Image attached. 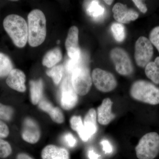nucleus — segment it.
<instances>
[{"label": "nucleus", "instance_id": "nucleus-26", "mask_svg": "<svg viewBox=\"0 0 159 159\" xmlns=\"http://www.w3.org/2000/svg\"><path fill=\"white\" fill-rule=\"evenodd\" d=\"M13 112L14 111L11 107L0 103V119L9 121L12 118Z\"/></svg>", "mask_w": 159, "mask_h": 159}, {"label": "nucleus", "instance_id": "nucleus-35", "mask_svg": "<svg viewBox=\"0 0 159 159\" xmlns=\"http://www.w3.org/2000/svg\"><path fill=\"white\" fill-rule=\"evenodd\" d=\"M16 159H33L29 155L26 153H21L19 154L16 157Z\"/></svg>", "mask_w": 159, "mask_h": 159}, {"label": "nucleus", "instance_id": "nucleus-28", "mask_svg": "<svg viewBox=\"0 0 159 159\" xmlns=\"http://www.w3.org/2000/svg\"><path fill=\"white\" fill-rule=\"evenodd\" d=\"M149 40L157 49L159 52V26L156 27L151 31Z\"/></svg>", "mask_w": 159, "mask_h": 159}, {"label": "nucleus", "instance_id": "nucleus-11", "mask_svg": "<svg viewBox=\"0 0 159 159\" xmlns=\"http://www.w3.org/2000/svg\"><path fill=\"white\" fill-rule=\"evenodd\" d=\"M79 30L76 26H73L69 29L66 39L65 46L70 59L76 60L81 56V50L78 44Z\"/></svg>", "mask_w": 159, "mask_h": 159}, {"label": "nucleus", "instance_id": "nucleus-16", "mask_svg": "<svg viewBox=\"0 0 159 159\" xmlns=\"http://www.w3.org/2000/svg\"><path fill=\"white\" fill-rule=\"evenodd\" d=\"M42 159H70V154L65 148L56 145H47L41 152Z\"/></svg>", "mask_w": 159, "mask_h": 159}, {"label": "nucleus", "instance_id": "nucleus-23", "mask_svg": "<svg viewBox=\"0 0 159 159\" xmlns=\"http://www.w3.org/2000/svg\"><path fill=\"white\" fill-rule=\"evenodd\" d=\"M89 62L88 56L85 53H81V56L79 59L74 60L70 59L67 63L66 68L69 74H72L73 71L80 67L88 66Z\"/></svg>", "mask_w": 159, "mask_h": 159}, {"label": "nucleus", "instance_id": "nucleus-8", "mask_svg": "<svg viewBox=\"0 0 159 159\" xmlns=\"http://www.w3.org/2000/svg\"><path fill=\"white\" fill-rule=\"evenodd\" d=\"M92 78L97 89L103 93L111 92L117 87V80L114 75L102 69H94L92 73Z\"/></svg>", "mask_w": 159, "mask_h": 159}, {"label": "nucleus", "instance_id": "nucleus-21", "mask_svg": "<svg viewBox=\"0 0 159 159\" xmlns=\"http://www.w3.org/2000/svg\"><path fill=\"white\" fill-rule=\"evenodd\" d=\"M85 8L87 12L91 17L98 18L102 16L104 13L105 9L99 4L98 1H87Z\"/></svg>", "mask_w": 159, "mask_h": 159}, {"label": "nucleus", "instance_id": "nucleus-3", "mask_svg": "<svg viewBox=\"0 0 159 159\" xmlns=\"http://www.w3.org/2000/svg\"><path fill=\"white\" fill-rule=\"evenodd\" d=\"M134 99L151 105L159 104V89L153 84L144 80H137L130 88Z\"/></svg>", "mask_w": 159, "mask_h": 159}, {"label": "nucleus", "instance_id": "nucleus-13", "mask_svg": "<svg viewBox=\"0 0 159 159\" xmlns=\"http://www.w3.org/2000/svg\"><path fill=\"white\" fill-rule=\"evenodd\" d=\"M40 134L39 126L34 120L30 118L25 119L22 132V137L25 141L35 144L39 140Z\"/></svg>", "mask_w": 159, "mask_h": 159}, {"label": "nucleus", "instance_id": "nucleus-2", "mask_svg": "<svg viewBox=\"0 0 159 159\" xmlns=\"http://www.w3.org/2000/svg\"><path fill=\"white\" fill-rule=\"evenodd\" d=\"M28 42L32 47L40 45L47 35L46 19L43 12L39 9H34L28 16Z\"/></svg>", "mask_w": 159, "mask_h": 159}, {"label": "nucleus", "instance_id": "nucleus-1", "mask_svg": "<svg viewBox=\"0 0 159 159\" xmlns=\"http://www.w3.org/2000/svg\"><path fill=\"white\" fill-rule=\"evenodd\" d=\"M3 25L16 47L23 48L25 46L28 40V27L25 20L17 15H9L4 19Z\"/></svg>", "mask_w": 159, "mask_h": 159}, {"label": "nucleus", "instance_id": "nucleus-32", "mask_svg": "<svg viewBox=\"0 0 159 159\" xmlns=\"http://www.w3.org/2000/svg\"><path fill=\"white\" fill-rule=\"evenodd\" d=\"M9 134V128L6 123L0 120V138H6Z\"/></svg>", "mask_w": 159, "mask_h": 159}, {"label": "nucleus", "instance_id": "nucleus-7", "mask_svg": "<svg viewBox=\"0 0 159 159\" xmlns=\"http://www.w3.org/2000/svg\"><path fill=\"white\" fill-rule=\"evenodd\" d=\"M110 57L115 65L116 70L119 74L128 76L133 72L130 57L124 49L119 48L113 49L110 52Z\"/></svg>", "mask_w": 159, "mask_h": 159}, {"label": "nucleus", "instance_id": "nucleus-36", "mask_svg": "<svg viewBox=\"0 0 159 159\" xmlns=\"http://www.w3.org/2000/svg\"><path fill=\"white\" fill-rule=\"evenodd\" d=\"M104 2L106 3L107 5H111L112 3L113 2V1H111V0H106V1H104Z\"/></svg>", "mask_w": 159, "mask_h": 159}, {"label": "nucleus", "instance_id": "nucleus-17", "mask_svg": "<svg viewBox=\"0 0 159 159\" xmlns=\"http://www.w3.org/2000/svg\"><path fill=\"white\" fill-rule=\"evenodd\" d=\"M39 107L41 109L48 113L52 120L56 123L61 124L64 121V117L61 110L58 107H54L47 100H41L39 103Z\"/></svg>", "mask_w": 159, "mask_h": 159}, {"label": "nucleus", "instance_id": "nucleus-24", "mask_svg": "<svg viewBox=\"0 0 159 159\" xmlns=\"http://www.w3.org/2000/svg\"><path fill=\"white\" fill-rule=\"evenodd\" d=\"M114 38L118 42H122L125 39V27L121 23H114L111 27Z\"/></svg>", "mask_w": 159, "mask_h": 159}, {"label": "nucleus", "instance_id": "nucleus-15", "mask_svg": "<svg viewBox=\"0 0 159 159\" xmlns=\"http://www.w3.org/2000/svg\"><path fill=\"white\" fill-rule=\"evenodd\" d=\"M113 102L109 98H105L97 109V121L99 124L107 125L110 123L115 118V115L112 112Z\"/></svg>", "mask_w": 159, "mask_h": 159}, {"label": "nucleus", "instance_id": "nucleus-33", "mask_svg": "<svg viewBox=\"0 0 159 159\" xmlns=\"http://www.w3.org/2000/svg\"><path fill=\"white\" fill-rule=\"evenodd\" d=\"M133 2L134 3L136 6L138 7L139 10H140L141 12H142V13H145L147 12L148 9H147L146 5H145L142 1H139V0H134V1H133Z\"/></svg>", "mask_w": 159, "mask_h": 159}, {"label": "nucleus", "instance_id": "nucleus-4", "mask_svg": "<svg viewBox=\"0 0 159 159\" xmlns=\"http://www.w3.org/2000/svg\"><path fill=\"white\" fill-rule=\"evenodd\" d=\"M139 159H154L159 153V135L156 132L145 134L135 147Z\"/></svg>", "mask_w": 159, "mask_h": 159}, {"label": "nucleus", "instance_id": "nucleus-27", "mask_svg": "<svg viewBox=\"0 0 159 159\" xmlns=\"http://www.w3.org/2000/svg\"><path fill=\"white\" fill-rule=\"evenodd\" d=\"M11 152L12 148L9 142L0 139V158L7 157Z\"/></svg>", "mask_w": 159, "mask_h": 159}, {"label": "nucleus", "instance_id": "nucleus-20", "mask_svg": "<svg viewBox=\"0 0 159 159\" xmlns=\"http://www.w3.org/2000/svg\"><path fill=\"white\" fill-rule=\"evenodd\" d=\"M145 74L148 78L159 84V56L154 61H150L145 67Z\"/></svg>", "mask_w": 159, "mask_h": 159}, {"label": "nucleus", "instance_id": "nucleus-19", "mask_svg": "<svg viewBox=\"0 0 159 159\" xmlns=\"http://www.w3.org/2000/svg\"><path fill=\"white\" fill-rule=\"evenodd\" d=\"M30 97L31 102L34 105L39 103L43 96V80L41 79L30 81Z\"/></svg>", "mask_w": 159, "mask_h": 159}, {"label": "nucleus", "instance_id": "nucleus-18", "mask_svg": "<svg viewBox=\"0 0 159 159\" xmlns=\"http://www.w3.org/2000/svg\"><path fill=\"white\" fill-rule=\"evenodd\" d=\"M62 57V53L60 49L55 48L46 53L43 58V65L48 68L52 67L60 62Z\"/></svg>", "mask_w": 159, "mask_h": 159}, {"label": "nucleus", "instance_id": "nucleus-30", "mask_svg": "<svg viewBox=\"0 0 159 159\" xmlns=\"http://www.w3.org/2000/svg\"><path fill=\"white\" fill-rule=\"evenodd\" d=\"M64 140L66 143L67 145L70 148H73L75 146L77 143V140L75 137L71 133H67L64 136Z\"/></svg>", "mask_w": 159, "mask_h": 159}, {"label": "nucleus", "instance_id": "nucleus-10", "mask_svg": "<svg viewBox=\"0 0 159 159\" xmlns=\"http://www.w3.org/2000/svg\"><path fill=\"white\" fill-rule=\"evenodd\" d=\"M97 119L96 110L93 108L90 109L84 117L83 127L77 133L84 142H87L97 132Z\"/></svg>", "mask_w": 159, "mask_h": 159}, {"label": "nucleus", "instance_id": "nucleus-9", "mask_svg": "<svg viewBox=\"0 0 159 159\" xmlns=\"http://www.w3.org/2000/svg\"><path fill=\"white\" fill-rule=\"evenodd\" d=\"M78 100V96L72 84L71 77H66L63 81L61 87V106L66 110H70L77 105Z\"/></svg>", "mask_w": 159, "mask_h": 159}, {"label": "nucleus", "instance_id": "nucleus-34", "mask_svg": "<svg viewBox=\"0 0 159 159\" xmlns=\"http://www.w3.org/2000/svg\"><path fill=\"white\" fill-rule=\"evenodd\" d=\"M88 156L89 159H100V156L93 149H90L88 152Z\"/></svg>", "mask_w": 159, "mask_h": 159}, {"label": "nucleus", "instance_id": "nucleus-6", "mask_svg": "<svg viewBox=\"0 0 159 159\" xmlns=\"http://www.w3.org/2000/svg\"><path fill=\"white\" fill-rule=\"evenodd\" d=\"M153 54V48L150 40L144 36L137 40L135 45L134 58L137 65L144 68L150 62Z\"/></svg>", "mask_w": 159, "mask_h": 159}, {"label": "nucleus", "instance_id": "nucleus-25", "mask_svg": "<svg viewBox=\"0 0 159 159\" xmlns=\"http://www.w3.org/2000/svg\"><path fill=\"white\" fill-rule=\"evenodd\" d=\"M63 67L62 65L54 66L51 70L47 71V75L51 77L54 84H58L62 79L63 74Z\"/></svg>", "mask_w": 159, "mask_h": 159}, {"label": "nucleus", "instance_id": "nucleus-22", "mask_svg": "<svg viewBox=\"0 0 159 159\" xmlns=\"http://www.w3.org/2000/svg\"><path fill=\"white\" fill-rule=\"evenodd\" d=\"M13 67L10 58L6 54L0 52V78L8 76Z\"/></svg>", "mask_w": 159, "mask_h": 159}, {"label": "nucleus", "instance_id": "nucleus-5", "mask_svg": "<svg viewBox=\"0 0 159 159\" xmlns=\"http://www.w3.org/2000/svg\"><path fill=\"white\" fill-rule=\"evenodd\" d=\"M71 81L77 94L84 96L89 92L92 85V78L88 66L75 69L71 74Z\"/></svg>", "mask_w": 159, "mask_h": 159}, {"label": "nucleus", "instance_id": "nucleus-14", "mask_svg": "<svg viewBox=\"0 0 159 159\" xmlns=\"http://www.w3.org/2000/svg\"><path fill=\"white\" fill-rule=\"evenodd\" d=\"M26 76L22 71L19 69H13L11 71L6 80V84L9 87L20 93L26 90L25 83Z\"/></svg>", "mask_w": 159, "mask_h": 159}, {"label": "nucleus", "instance_id": "nucleus-12", "mask_svg": "<svg viewBox=\"0 0 159 159\" xmlns=\"http://www.w3.org/2000/svg\"><path fill=\"white\" fill-rule=\"evenodd\" d=\"M114 18L119 23H129L135 20L139 17V14L133 9H129L125 5L117 3L114 5L112 9Z\"/></svg>", "mask_w": 159, "mask_h": 159}, {"label": "nucleus", "instance_id": "nucleus-29", "mask_svg": "<svg viewBox=\"0 0 159 159\" xmlns=\"http://www.w3.org/2000/svg\"><path fill=\"white\" fill-rule=\"evenodd\" d=\"M70 123L72 129L77 132L82 128L84 125L81 117L77 116L72 117L70 120Z\"/></svg>", "mask_w": 159, "mask_h": 159}, {"label": "nucleus", "instance_id": "nucleus-31", "mask_svg": "<svg viewBox=\"0 0 159 159\" xmlns=\"http://www.w3.org/2000/svg\"><path fill=\"white\" fill-rule=\"evenodd\" d=\"M100 144L102 146V150L106 154H111L113 152V148L108 140L105 139L102 140L100 142Z\"/></svg>", "mask_w": 159, "mask_h": 159}]
</instances>
